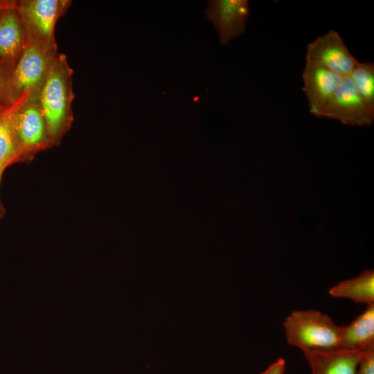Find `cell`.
I'll return each mask as SVG.
<instances>
[{
    "label": "cell",
    "mask_w": 374,
    "mask_h": 374,
    "mask_svg": "<svg viewBox=\"0 0 374 374\" xmlns=\"http://www.w3.org/2000/svg\"><path fill=\"white\" fill-rule=\"evenodd\" d=\"M73 73L66 55L57 52L39 95L53 147L60 145L73 121Z\"/></svg>",
    "instance_id": "6da1fadb"
},
{
    "label": "cell",
    "mask_w": 374,
    "mask_h": 374,
    "mask_svg": "<svg viewBox=\"0 0 374 374\" xmlns=\"http://www.w3.org/2000/svg\"><path fill=\"white\" fill-rule=\"evenodd\" d=\"M283 326L287 344L301 350L339 347L340 326L319 310H294Z\"/></svg>",
    "instance_id": "7a4b0ae2"
},
{
    "label": "cell",
    "mask_w": 374,
    "mask_h": 374,
    "mask_svg": "<svg viewBox=\"0 0 374 374\" xmlns=\"http://www.w3.org/2000/svg\"><path fill=\"white\" fill-rule=\"evenodd\" d=\"M71 4L69 0H19L15 8L26 34L48 53H56L55 25Z\"/></svg>",
    "instance_id": "3957f363"
},
{
    "label": "cell",
    "mask_w": 374,
    "mask_h": 374,
    "mask_svg": "<svg viewBox=\"0 0 374 374\" xmlns=\"http://www.w3.org/2000/svg\"><path fill=\"white\" fill-rule=\"evenodd\" d=\"M57 53H48L27 35L26 46L10 76V90L15 100L28 91L31 95H39Z\"/></svg>",
    "instance_id": "277c9868"
},
{
    "label": "cell",
    "mask_w": 374,
    "mask_h": 374,
    "mask_svg": "<svg viewBox=\"0 0 374 374\" xmlns=\"http://www.w3.org/2000/svg\"><path fill=\"white\" fill-rule=\"evenodd\" d=\"M15 127L23 161H29L40 151L53 147L39 96L30 94L22 105L17 114Z\"/></svg>",
    "instance_id": "5b68a950"
},
{
    "label": "cell",
    "mask_w": 374,
    "mask_h": 374,
    "mask_svg": "<svg viewBox=\"0 0 374 374\" xmlns=\"http://www.w3.org/2000/svg\"><path fill=\"white\" fill-rule=\"evenodd\" d=\"M318 118L337 120L351 126H368L374 121V112L368 109L356 91L349 76H343L333 95Z\"/></svg>",
    "instance_id": "8992f818"
},
{
    "label": "cell",
    "mask_w": 374,
    "mask_h": 374,
    "mask_svg": "<svg viewBox=\"0 0 374 374\" xmlns=\"http://www.w3.org/2000/svg\"><path fill=\"white\" fill-rule=\"evenodd\" d=\"M305 60L341 76H348L359 62L339 33L333 30L308 44Z\"/></svg>",
    "instance_id": "52a82bcc"
},
{
    "label": "cell",
    "mask_w": 374,
    "mask_h": 374,
    "mask_svg": "<svg viewBox=\"0 0 374 374\" xmlns=\"http://www.w3.org/2000/svg\"><path fill=\"white\" fill-rule=\"evenodd\" d=\"M207 5L204 14L217 31L221 44L244 34L250 15L247 0H211Z\"/></svg>",
    "instance_id": "ba28073f"
},
{
    "label": "cell",
    "mask_w": 374,
    "mask_h": 374,
    "mask_svg": "<svg viewBox=\"0 0 374 374\" xmlns=\"http://www.w3.org/2000/svg\"><path fill=\"white\" fill-rule=\"evenodd\" d=\"M15 3L6 9L0 17V66L10 76L27 39V34Z\"/></svg>",
    "instance_id": "9c48e42d"
},
{
    "label": "cell",
    "mask_w": 374,
    "mask_h": 374,
    "mask_svg": "<svg viewBox=\"0 0 374 374\" xmlns=\"http://www.w3.org/2000/svg\"><path fill=\"white\" fill-rule=\"evenodd\" d=\"M342 77L305 60L302 73L303 90L312 114L317 117L336 91Z\"/></svg>",
    "instance_id": "30bf717a"
},
{
    "label": "cell",
    "mask_w": 374,
    "mask_h": 374,
    "mask_svg": "<svg viewBox=\"0 0 374 374\" xmlns=\"http://www.w3.org/2000/svg\"><path fill=\"white\" fill-rule=\"evenodd\" d=\"M366 350L335 348L302 351L312 374H357L359 362Z\"/></svg>",
    "instance_id": "8fae6325"
},
{
    "label": "cell",
    "mask_w": 374,
    "mask_h": 374,
    "mask_svg": "<svg viewBox=\"0 0 374 374\" xmlns=\"http://www.w3.org/2000/svg\"><path fill=\"white\" fill-rule=\"evenodd\" d=\"M30 94L28 91L24 93L0 110V169L3 171L14 163L23 161L15 123L19 109Z\"/></svg>",
    "instance_id": "7c38bea8"
},
{
    "label": "cell",
    "mask_w": 374,
    "mask_h": 374,
    "mask_svg": "<svg viewBox=\"0 0 374 374\" xmlns=\"http://www.w3.org/2000/svg\"><path fill=\"white\" fill-rule=\"evenodd\" d=\"M374 347V304L347 326H340L339 347L347 350H366Z\"/></svg>",
    "instance_id": "4fadbf2b"
},
{
    "label": "cell",
    "mask_w": 374,
    "mask_h": 374,
    "mask_svg": "<svg viewBox=\"0 0 374 374\" xmlns=\"http://www.w3.org/2000/svg\"><path fill=\"white\" fill-rule=\"evenodd\" d=\"M329 294L337 298H347L357 303L374 304L373 269L364 270L354 278L338 283L329 290Z\"/></svg>",
    "instance_id": "5bb4252c"
},
{
    "label": "cell",
    "mask_w": 374,
    "mask_h": 374,
    "mask_svg": "<svg viewBox=\"0 0 374 374\" xmlns=\"http://www.w3.org/2000/svg\"><path fill=\"white\" fill-rule=\"evenodd\" d=\"M348 76L364 103L374 112V63L359 62Z\"/></svg>",
    "instance_id": "9a60e30c"
},
{
    "label": "cell",
    "mask_w": 374,
    "mask_h": 374,
    "mask_svg": "<svg viewBox=\"0 0 374 374\" xmlns=\"http://www.w3.org/2000/svg\"><path fill=\"white\" fill-rule=\"evenodd\" d=\"M10 75L0 66V104L8 105L13 99L10 85Z\"/></svg>",
    "instance_id": "2e32d148"
},
{
    "label": "cell",
    "mask_w": 374,
    "mask_h": 374,
    "mask_svg": "<svg viewBox=\"0 0 374 374\" xmlns=\"http://www.w3.org/2000/svg\"><path fill=\"white\" fill-rule=\"evenodd\" d=\"M358 366L357 374H374V347L364 351Z\"/></svg>",
    "instance_id": "e0dca14e"
},
{
    "label": "cell",
    "mask_w": 374,
    "mask_h": 374,
    "mask_svg": "<svg viewBox=\"0 0 374 374\" xmlns=\"http://www.w3.org/2000/svg\"><path fill=\"white\" fill-rule=\"evenodd\" d=\"M285 370V361L280 358L269 365L261 374H284Z\"/></svg>",
    "instance_id": "ac0fdd59"
},
{
    "label": "cell",
    "mask_w": 374,
    "mask_h": 374,
    "mask_svg": "<svg viewBox=\"0 0 374 374\" xmlns=\"http://www.w3.org/2000/svg\"><path fill=\"white\" fill-rule=\"evenodd\" d=\"M15 3V0H0V17L3 12Z\"/></svg>",
    "instance_id": "d6986e66"
},
{
    "label": "cell",
    "mask_w": 374,
    "mask_h": 374,
    "mask_svg": "<svg viewBox=\"0 0 374 374\" xmlns=\"http://www.w3.org/2000/svg\"><path fill=\"white\" fill-rule=\"evenodd\" d=\"M3 172H4L3 170L0 169V186H1V178H2V175H3ZM5 215H6V209H5L4 206H3V204H2L1 201V198H0V220L3 218Z\"/></svg>",
    "instance_id": "ffe728a7"
},
{
    "label": "cell",
    "mask_w": 374,
    "mask_h": 374,
    "mask_svg": "<svg viewBox=\"0 0 374 374\" xmlns=\"http://www.w3.org/2000/svg\"><path fill=\"white\" fill-rule=\"evenodd\" d=\"M5 106H6V105H2L0 104V110Z\"/></svg>",
    "instance_id": "44dd1931"
}]
</instances>
